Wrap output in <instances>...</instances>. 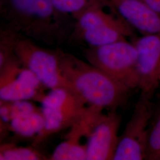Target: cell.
<instances>
[{
    "instance_id": "cell-9",
    "label": "cell",
    "mask_w": 160,
    "mask_h": 160,
    "mask_svg": "<svg viewBox=\"0 0 160 160\" xmlns=\"http://www.w3.org/2000/svg\"><path fill=\"white\" fill-rule=\"evenodd\" d=\"M132 42L138 52V89L151 98L160 89V36L142 34Z\"/></svg>"
},
{
    "instance_id": "cell-7",
    "label": "cell",
    "mask_w": 160,
    "mask_h": 160,
    "mask_svg": "<svg viewBox=\"0 0 160 160\" xmlns=\"http://www.w3.org/2000/svg\"><path fill=\"white\" fill-rule=\"evenodd\" d=\"M40 102L45 125L42 131L37 135L34 145L52 134L72 126L87 109L86 103L72 92L62 88L51 90Z\"/></svg>"
},
{
    "instance_id": "cell-14",
    "label": "cell",
    "mask_w": 160,
    "mask_h": 160,
    "mask_svg": "<svg viewBox=\"0 0 160 160\" xmlns=\"http://www.w3.org/2000/svg\"><path fill=\"white\" fill-rule=\"evenodd\" d=\"M81 137L71 132L65 141L54 149L51 157L53 160H87L86 145L81 143Z\"/></svg>"
},
{
    "instance_id": "cell-3",
    "label": "cell",
    "mask_w": 160,
    "mask_h": 160,
    "mask_svg": "<svg viewBox=\"0 0 160 160\" xmlns=\"http://www.w3.org/2000/svg\"><path fill=\"white\" fill-rule=\"evenodd\" d=\"M88 62L130 90L138 88V52L134 43L119 40L84 51Z\"/></svg>"
},
{
    "instance_id": "cell-11",
    "label": "cell",
    "mask_w": 160,
    "mask_h": 160,
    "mask_svg": "<svg viewBox=\"0 0 160 160\" xmlns=\"http://www.w3.org/2000/svg\"><path fill=\"white\" fill-rule=\"evenodd\" d=\"M1 100L5 102L36 100L41 102L45 94L44 86L36 75L27 68L21 69L17 76L0 86Z\"/></svg>"
},
{
    "instance_id": "cell-12",
    "label": "cell",
    "mask_w": 160,
    "mask_h": 160,
    "mask_svg": "<svg viewBox=\"0 0 160 160\" xmlns=\"http://www.w3.org/2000/svg\"><path fill=\"white\" fill-rule=\"evenodd\" d=\"M53 5L64 14L77 19L85 12L92 8H109L116 12L109 0H51Z\"/></svg>"
},
{
    "instance_id": "cell-2",
    "label": "cell",
    "mask_w": 160,
    "mask_h": 160,
    "mask_svg": "<svg viewBox=\"0 0 160 160\" xmlns=\"http://www.w3.org/2000/svg\"><path fill=\"white\" fill-rule=\"evenodd\" d=\"M59 62L75 94L90 106L114 110L127 102L131 90L89 62L61 50Z\"/></svg>"
},
{
    "instance_id": "cell-6",
    "label": "cell",
    "mask_w": 160,
    "mask_h": 160,
    "mask_svg": "<svg viewBox=\"0 0 160 160\" xmlns=\"http://www.w3.org/2000/svg\"><path fill=\"white\" fill-rule=\"evenodd\" d=\"M151 98L141 94L119 142L113 160H146L149 128L154 113Z\"/></svg>"
},
{
    "instance_id": "cell-16",
    "label": "cell",
    "mask_w": 160,
    "mask_h": 160,
    "mask_svg": "<svg viewBox=\"0 0 160 160\" xmlns=\"http://www.w3.org/2000/svg\"><path fill=\"white\" fill-rule=\"evenodd\" d=\"M39 109L33 104L25 101L5 102L1 100L0 114L1 120L10 122L22 115L33 112Z\"/></svg>"
},
{
    "instance_id": "cell-8",
    "label": "cell",
    "mask_w": 160,
    "mask_h": 160,
    "mask_svg": "<svg viewBox=\"0 0 160 160\" xmlns=\"http://www.w3.org/2000/svg\"><path fill=\"white\" fill-rule=\"evenodd\" d=\"M102 112L94 118L86 135L87 160H113L121 118L114 111L107 114Z\"/></svg>"
},
{
    "instance_id": "cell-1",
    "label": "cell",
    "mask_w": 160,
    "mask_h": 160,
    "mask_svg": "<svg viewBox=\"0 0 160 160\" xmlns=\"http://www.w3.org/2000/svg\"><path fill=\"white\" fill-rule=\"evenodd\" d=\"M0 17L4 26L51 45L69 39L75 22L51 0H0Z\"/></svg>"
},
{
    "instance_id": "cell-18",
    "label": "cell",
    "mask_w": 160,
    "mask_h": 160,
    "mask_svg": "<svg viewBox=\"0 0 160 160\" xmlns=\"http://www.w3.org/2000/svg\"><path fill=\"white\" fill-rule=\"evenodd\" d=\"M145 6L160 13V0H138Z\"/></svg>"
},
{
    "instance_id": "cell-15",
    "label": "cell",
    "mask_w": 160,
    "mask_h": 160,
    "mask_svg": "<svg viewBox=\"0 0 160 160\" xmlns=\"http://www.w3.org/2000/svg\"><path fill=\"white\" fill-rule=\"evenodd\" d=\"M146 160H160V108L155 110L150 123Z\"/></svg>"
},
{
    "instance_id": "cell-17",
    "label": "cell",
    "mask_w": 160,
    "mask_h": 160,
    "mask_svg": "<svg viewBox=\"0 0 160 160\" xmlns=\"http://www.w3.org/2000/svg\"><path fill=\"white\" fill-rule=\"evenodd\" d=\"M44 159L39 152L33 149L18 147L12 144L1 146V160H39Z\"/></svg>"
},
{
    "instance_id": "cell-4",
    "label": "cell",
    "mask_w": 160,
    "mask_h": 160,
    "mask_svg": "<svg viewBox=\"0 0 160 160\" xmlns=\"http://www.w3.org/2000/svg\"><path fill=\"white\" fill-rule=\"evenodd\" d=\"M134 37V29L119 14L96 8L87 11L75 20L69 38L93 47Z\"/></svg>"
},
{
    "instance_id": "cell-13",
    "label": "cell",
    "mask_w": 160,
    "mask_h": 160,
    "mask_svg": "<svg viewBox=\"0 0 160 160\" xmlns=\"http://www.w3.org/2000/svg\"><path fill=\"white\" fill-rule=\"evenodd\" d=\"M44 125V116L39 110L22 115L10 122L12 131L25 137L38 135L42 131Z\"/></svg>"
},
{
    "instance_id": "cell-10",
    "label": "cell",
    "mask_w": 160,
    "mask_h": 160,
    "mask_svg": "<svg viewBox=\"0 0 160 160\" xmlns=\"http://www.w3.org/2000/svg\"><path fill=\"white\" fill-rule=\"evenodd\" d=\"M114 10L142 34L160 36V13L138 0H109Z\"/></svg>"
},
{
    "instance_id": "cell-5",
    "label": "cell",
    "mask_w": 160,
    "mask_h": 160,
    "mask_svg": "<svg viewBox=\"0 0 160 160\" xmlns=\"http://www.w3.org/2000/svg\"><path fill=\"white\" fill-rule=\"evenodd\" d=\"M14 52L23 67L33 72L45 87L51 90L65 89L75 94L60 67V49L42 48L31 39L20 35Z\"/></svg>"
}]
</instances>
